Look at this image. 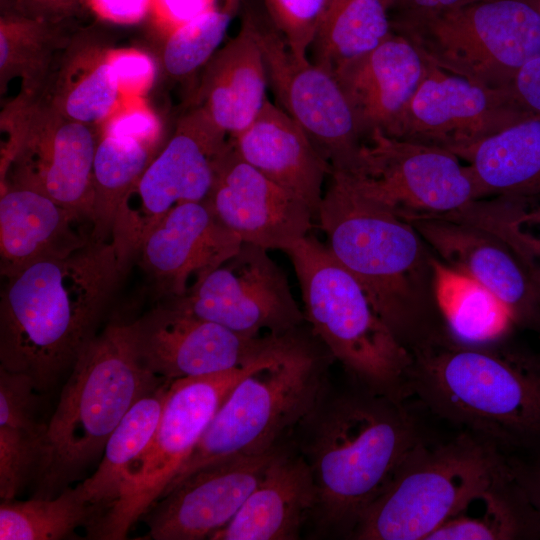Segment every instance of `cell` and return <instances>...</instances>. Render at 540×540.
<instances>
[{"label": "cell", "mask_w": 540, "mask_h": 540, "mask_svg": "<svg viewBox=\"0 0 540 540\" xmlns=\"http://www.w3.org/2000/svg\"><path fill=\"white\" fill-rule=\"evenodd\" d=\"M170 384L164 381L130 408L109 437L97 469L79 483L85 499L96 509L88 527L116 502L131 465L149 445Z\"/></svg>", "instance_id": "4dcf8cb0"}, {"label": "cell", "mask_w": 540, "mask_h": 540, "mask_svg": "<svg viewBox=\"0 0 540 540\" xmlns=\"http://www.w3.org/2000/svg\"><path fill=\"white\" fill-rule=\"evenodd\" d=\"M132 326L142 362L169 382L243 367L261 357L277 336L243 335L170 301L132 321Z\"/></svg>", "instance_id": "e0dca14e"}, {"label": "cell", "mask_w": 540, "mask_h": 540, "mask_svg": "<svg viewBox=\"0 0 540 540\" xmlns=\"http://www.w3.org/2000/svg\"><path fill=\"white\" fill-rule=\"evenodd\" d=\"M456 217L495 233L513 249L529 273L540 272V194L478 199Z\"/></svg>", "instance_id": "8d00e7d4"}, {"label": "cell", "mask_w": 540, "mask_h": 540, "mask_svg": "<svg viewBox=\"0 0 540 540\" xmlns=\"http://www.w3.org/2000/svg\"><path fill=\"white\" fill-rule=\"evenodd\" d=\"M283 252L294 267L313 336L354 384L398 401L411 398V352L327 244L309 233Z\"/></svg>", "instance_id": "52a82bcc"}, {"label": "cell", "mask_w": 540, "mask_h": 540, "mask_svg": "<svg viewBox=\"0 0 540 540\" xmlns=\"http://www.w3.org/2000/svg\"><path fill=\"white\" fill-rule=\"evenodd\" d=\"M424 70L425 60L419 50L393 32L377 48L334 73L364 138L375 129L393 133Z\"/></svg>", "instance_id": "7402d4cb"}, {"label": "cell", "mask_w": 540, "mask_h": 540, "mask_svg": "<svg viewBox=\"0 0 540 540\" xmlns=\"http://www.w3.org/2000/svg\"><path fill=\"white\" fill-rule=\"evenodd\" d=\"M96 509L84 497L79 484L53 497L25 501L3 500L0 505L1 540H59L79 527L87 528Z\"/></svg>", "instance_id": "d590c367"}, {"label": "cell", "mask_w": 540, "mask_h": 540, "mask_svg": "<svg viewBox=\"0 0 540 540\" xmlns=\"http://www.w3.org/2000/svg\"><path fill=\"white\" fill-rule=\"evenodd\" d=\"M109 61L115 72L122 97H141L153 85L154 60L137 49H111Z\"/></svg>", "instance_id": "60d3db41"}, {"label": "cell", "mask_w": 540, "mask_h": 540, "mask_svg": "<svg viewBox=\"0 0 540 540\" xmlns=\"http://www.w3.org/2000/svg\"><path fill=\"white\" fill-rule=\"evenodd\" d=\"M85 222L36 189L1 184V275L7 278L32 262L85 246L92 240L78 228Z\"/></svg>", "instance_id": "484cf974"}, {"label": "cell", "mask_w": 540, "mask_h": 540, "mask_svg": "<svg viewBox=\"0 0 540 540\" xmlns=\"http://www.w3.org/2000/svg\"><path fill=\"white\" fill-rule=\"evenodd\" d=\"M206 201L242 243L267 250L284 251L309 234L315 218L303 200L242 159L230 140Z\"/></svg>", "instance_id": "ffe728a7"}, {"label": "cell", "mask_w": 540, "mask_h": 540, "mask_svg": "<svg viewBox=\"0 0 540 540\" xmlns=\"http://www.w3.org/2000/svg\"><path fill=\"white\" fill-rule=\"evenodd\" d=\"M326 393L300 427V444L315 483L313 514L323 530L350 538L405 457L425 438L407 401L354 384Z\"/></svg>", "instance_id": "3957f363"}, {"label": "cell", "mask_w": 540, "mask_h": 540, "mask_svg": "<svg viewBox=\"0 0 540 540\" xmlns=\"http://www.w3.org/2000/svg\"><path fill=\"white\" fill-rule=\"evenodd\" d=\"M509 470L508 456L468 431L440 443L424 439L363 513L350 539L427 540Z\"/></svg>", "instance_id": "ba28073f"}, {"label": "cell", "mask_w": 540, "mask_h": 540, "mask_svg": "<svg viewBox=\"0 0 540 540\" xmlns=\"http://www.w3.org/2000/svg\"><path fill=\"white\" fill-rule=\"evenodd\" d=\"M217 0H152L157 23L168 34L211 9Z\"/></svg>", "instance_id": "b9f144b4"}, {"label": "cell", "mask_w": 540, "mask_h": 540, "mask_svg": "<svg viewBox=\"0 0 540 540\" xmlns=\"http://www.w3.org/2000/svg\"><path fill=\"white\" fill-rule=\"evenodd\" d=\"M514 477L540 519V455L509 457Z\"/></svg>", "instance_id": "f6af8a7d"}, {"label": "cell", "mask_w": 540, "mask_h": 540, "mask_svg": "<svg viewBox=\"0 0 540 540\" xmlns=\"http://www.w3.org/2000/svg\"><path fill=\"white\" fill-rule=\"evenodd\" d=\"M331 1L263 0L275 28L299 56H307Z\"/></svg>", "instance_id": "f35d334b"}, {"label": "cell", "mask_w": 540, "mask_h": 540, "mask_svg": "<svg viewBox=\"0 0 540 540\" xmlns=\"http://www.w3.org/2000/svg\"><path fill=\"white\" fill-rule=\"evenodd\" d=\"M241 244L205 200L173 208L147 234L138 253L142 267L171 299L186 295Z\"/></svg>", "instance_id": "44dd1931"}, {"label": "cell", "mask_w": 540, "mask_h": 540, "mask_svg": "<svg viewBox=\"0 0 540 540\" xmlns=\"http://www.w3.org/2000/svg\"><path fill=\"white\" fill-rule=\"evenodd\" d=\"M387 0H332L311 46L313 60L335 73L392 33Z\"/></svg>", "instance_id": "836d02e7"}, {"label": "cell", "mask_w": 540, "mask_h": 540, "mask_svg": "<svg viewBox=\"0 0 540 540\" xmlns=\"http://www.w3.org/2000/svg\"><path fill=\"white\" fill-rule=\"evenodd\" d=\"M391 24L425 59L495 89L511 91L518 71L540 56V14L524 0L400 14Z\"/></svg>", "instance_id": "9c48e42d"}, {"label": "cell", "mask_w": 540, "mask_h": 540, "mask_svg": "<svg viewBox=\"0 0 540 540\" xmlns=\"http://www.w3.org/2000/svg\"><path fill=\"white\" fill-rule=\"evenodd\" d=\"M478 0H387L389 9L399 8L400 14L421 15L439 12Z\"/></svg>", "instance_id": "bcb514c9"}, {"label": "cell", "mask_w": 540, "mask_h": 540, "mask_svg": "<svg viewBox=\"0 0 540 540\" xmlns=\"http://www.w3.org/2000/svg\"><path fill=\"white\" fill-rule=\"evenodd\" d=\"M456 156L467 162L478 199L540 194V116L519 121Z\"/></svg>", "instance_id": "83f0119b"}, {"label": "cell", "mask_w": 540, "mask_h": 540, "mask_svg": "<svg viewBox=\"0 0 540 540\" xmlns=\"http://www.w3.org/2000/svg\"><path fill=\"white\" fill-rule=\"evenodd\" d=\"M165 380L142 362L131 322L114 321L81 350L45 426L34 475L37 497L69 487L101 457L130 408Z\"/></svg>", "instance_id": "5b68a950"}, {"label": "cell", "mask_w": 540, "mask_h": 540, "mask_svg": "<svg viewBox=\"0 0 540 540\" xmlns=\"http://www.w3.org/2000/svg\"><path fill=\"white\" fill-rule=\"evenodd\" d=\"M532 279H533V282H534V285L536 287V291H537V295H538V298H539V302H540V272H533V273H530Z\"/></svg>", "instance_id": "c3c4849f"}, {"label": "cell", "mask_w": 540, "mask_h": 540, "mask_svg": "<svg viewBox=\"0 0 540 540\" xmlns=\"http://www.w3.org/2000/svg\"><path fill=\"white\" fill-rule=\"evenodd\" d=\"M102 124L101 134L134 138L153 147H157L162 133L158 116L141 97H122Z\"/></svg>", "instance_id": "ab89813d"}, {"label": "cell", "mask_w": 540, "mask_h": 540, "mask_svg": "<svg viewBox=\"0 0 540 540\" xmlns=\"http://www.w3.org/2000/svg\"><path fill=\"white\" fill-rule=\"evenodd\" d=\"M330 359L326 348L299 328L283 334L271 357L230 391L164 493L206 465L285 444L325 393Z\"/></svg>", "instance_id": "8992f818"}, {"label": "cell", "mask_w": 540, "mask_h": 540, "mask_svg": "<svg viewBox=\"0 0 540 540\" xmlns=\"http://www.w3.org/2000/svg\"><path fill=\"white\" fill-rule=\"evenodd\" d=\"M433 294L446 332L460 342L501 341L516 326L510 310L495 294L435 255Z\"/></svg>", "instance_id": "f1b7e54d"}, {"label": "cell", "mask_w": 540, "mask_h": 540, "mask_svg": "<svg viewBox=\"0 0 540 540\" xmlns=\"http://www.w3.org/2000/svg\"><path fill=\"white\" fill-rule=\"evenodd\" d=\"M9 139L1 151V184L36 189L92 225V125L57 112L42 96H19L2 114Z\"/></svg>", "instance_id": "8fae6325"}, {"label": "cell", "mask_w": 540, "mask_h": 540, "mask_svg": "<svg viewBox=\"0 0 540 540\" xmlns=\"http://www.w3.org/2000/svg\"><path fill=\"white\" fill-rule=\"evenodd\" d=\"M339 173L402 218L452 214L478 200L468 166L454 153L379 129L365 136L350 170Z\"/></svg>", "instance_id": "7c38bea8"}, {"label": "cell", "mask_w": 540, "mask_h": 540, "mask_svg": "<svg viewBox=\"0 0 540 540\" xmlns=\"http://www.w3.org/2000/svg\"><path fill=\"white\" fill-rule=\"evenodd\" d=\"M317 218L334 257L409 349L444 330L433 294V258L406 219L331 172Z\"/></svg>", "instance_id": "277c9868"}, {"label": "cell", "mask_w": 540, "mask_h": 540, "mask_svg": "<svg viewBox=\"0 0 540 540\" xmlns=\"http://www.w3.org/2000/svg\"><path fill=\"white\" fill-rule=\"evenodd\" d=\"M511 93L534 116H540V56L527 62L516 74Z\"/></svg>", "instance_id": "7bdbcfd3"}, {"label": "cell", "mask_w": 540, "mask_h": 540, "mask_svg": "<svg viewBox=\"0 0 540 540\" xmlns=\"http://www.w3.org/2000/svg\"><path fill=\"white\" fill-rule=\"evenodd\" d=\"M409 221L436 257L473 278L510 310L517 327L540 333V302L533 279L513 249L495 233L445 215Z\"/></svg>", "instance_id": "d6986e66"}, {"label": "cell", "mask_w": 540, "mask_h": 540, "mask_svg": "<svg viewBox=\"0 0 540 540\" xmlns=\"http://www.w3.org/2000/svg\"><path fill=\"white\" fill-rule=\"evenodd\" d=\"M239 0H224L168 33L161 61L172 78L185 79L210 60L219 49Z\"/></svg>", "instance_id": "74e56055"}, {"label": "cell", "mask_w": 540, "mask_h": 540, "mask_svg": "<svg viewBox=\"0 0 540 540\" xmlns=\"http://www.w3.org/2000/svg\"><path fill=\"white\" fill-rule=\"evenodd\" d=\"M206 465L166 491L143 516L147 538L200 540L227 525L284 446Z\"/></svg>", "instance_id": "ac0fdd59"}, {"label": "cell", "mask_w": 540, "mask_h": 540, "mask_svg": "<svg viewBox=\"0 0 540 540\" xmlns=\"http://www.w3.org/2000/svg\"><path fill=\"white\" fill-rule=\"evenodd\" d=\"M230 141L242 159L303 200L317 217L331 166L280 106L267 100L255 120Z\"/></svg>", "instance_id": "603a6c76"}, {"label": "cell", "mask_w": 540, "mask_h": 540, "mask_svg": "<svg viewBox=\"0 0 540 540\" xmlns=\"http://www.w3.org/2000/svg\"><path fill=\"white\" fill-rule=\"evenodd\" d=\"M278 339L255 361L222 373L172 381L156 431L131 465L116 502L89 528L90 539H125L131 527L162 496L193 453L234 386L264 363Z\"/></svg>", "instance_id": "30bf717a"}, {"label": "cell", "mask_w": 540, "mask_h": 540, "mask_svg": "<svg viewBox=\"0 0 540 540\" xmlns=\"http://www.w3.org/2000/svg\"><path fill=\"white\" fill-rule=\"evenodd\" d=\"M155 148L134 138L100 134L93 164V240L111 239L118 208L154 159Z\"/></svg>", "instance_id": "e575fe53"}, {"label": "cell", "mask_w": 540, "mask_h": 540, "mask_svg": "<svg viewBox=\"0 0 540 540\" xmlns=\"http://www.w3.org/2000/svg\"><path fill=\"white\" fill-rule=\"evenodd\" d=\"M70 40L56 26L55 20L20 12L1 17V90L9 80L18 77L22 84L20 96H42L55 68V60Z\"/></svg>", "instance_id": "d6a6232c"}, {"label": "cell", "mask_w": 540, "mask_h": 540, "mask_svg": "<svg viewBox=\"0 0 540 540\" xmlns=\"http://www.w3.org/2000/svg\"><path fill=\"white\" fill-rule=\"evenodd\" d=\"M424 60L421 82L390 136L456 155L534 116L511 91L486 86Z\"/></svg>", "instance_id": "2e32d148"}, {"label": "cell", "mask_w": 540, "mask_h": 540, "mask_svg": "<svg viewBox=\"0 0 540 540\" xmlns=\"http://www.w3.org/2000/svg\"><path fill=\"white\" fill-rule=\"evenodd\" d=\"M103 19L115 23H135L151 9L152 0H88Z\"/></svg>", "instance_id": "ee69618b"}, {"label": "cell", "mask_w": 540, "mask_h": 540, "mask_svg": "<svg viewBox=\"0 0 540 540\" xmlns=\"http://www.w3.org/2000/svg\"><path fill=\"white\" fill-rule=\"evenodd\" d=\"M267 249L242 243L222 265L170 302L199 318L248 336L285 334L300 328L304 313L287 275Z\"/></svg>", "instance_id": "9a60e30c"}, {"label": "cell", "mask_w": 540, "mask_h": 540, "mask_svg": "<svg viewBox=\"0 0 540 540\" xmlns=\"http://www.w3.org/2000/svg\"><path fill=\"white\" fill-rule=\"evenodd\" d=\"M75 2L76 0H28L21 13L56 20Z\"/></svg>", "instance_id": "7dc6e473"}, {"label": "cell", "mask_w": 540, "mask_h": 540, "mask_svg": "<svg viewBox=\"0 0 540 540\" xmlns=\"http://www.w3.org/2000/svg\"><path fill=\"white\" fill-rule=\"evenodd\" d=\"M540 14V0H524Z\"/></svg>", "instance_id": "681fc988"}, {"label": "cell", "mask_w": 540, "mask_h": 540, "mask_svg": "<svg viewBox=\"0 0 540 540\" xmlns=\"http://www.w3.org/2000/svg\"><path fill=\"white\" fill-rule=\"evenodd\" d=\"M266 65L252 21L244 9L239 32L205 64L195 108L233 137L261 112L268 84Z\"/></svg>", "instance_id": "d4e9b609"}, {"label": "cell", "mask_w": 540, "mask_h": 540, "mask_svg": "<svg viewBox=\"0 0 540 540\" xmlns=\"http://www.w3.org/2000/svg\"><path fill=\"white\" fill-rule=\"evenodd\" d=\"M480 511L464 508L427 540H520L540 538V519L511 469L484 490Z\"/></svg>", "instance_id": "1f68e13d"}, {"label": "cell", "mask_w": 540, "mask_h": 540, "mask_svg": "<svg viewBox=\"0 0 540 540\" xmlns=\"http://www.w3.org/2000/svg\"><path fill=\"white\" fill-rule=\"evenodd\" d=\"M263 53L268 82L280 107L306 132L331 166L347 172L364 135L333 73L308 56L295 54L266 11L244 8Z\"/></svg>", "instance_id": "5bb4252c"}, {"label": "cell", "mask_w": 540, "mask_h": 540, "mask_svg": "<svg viewBox=\"0 0 540 540\" xmlns=\"http://www.w3.org/2000/svg\"><path fill=\"white\" fill-rule=\"evenodd\" d=\"M111 49L92 35L71 37L42 97L71 120L88 125L105 121L122 98L109 61Z\"/></svg>", "instance_id": "4316f807"}, {"label": "cell", "mask_w": 540, "mask_h": 540, "mask_svg": "<svg viewBox=\"0 0 540 540\" xmlns=\"http://www.w3.org/2000/svg\"><path fill=\"white\" fill-rule=\"evenodd\" d=\"M33 380L0 368V497L12 500L34 473L46 424Z\"/></svg>", "instance_id": "f546056e"}, {"label": "cell", "mask_w": 540, "mask_h": 540, "mask_svg": "<svg viewBox=\"0 0 540 540\" xmlns=\"http://www.w3.org/2000/svg\"><path fill=\"white\" fill-rule=\"evenodd\" d=\"M446 331L414 346L409 384L432 414L508 457L540 455V356Z\"/></svg>", "instance_id": "7a4b0ae2"}, {"label": "cell", "mask_w": 540, "mask_h": 540, "mask_svg": "<svg viewBox=\"0 0 540 540\" xmlns=\"http://www.w3.org/2000/svg\"><path fill=\"white\" fill-rule=\"evenodd\" d=\"M126 263L111 240L28 264L5 278L0 301V368L51 389L96 334Z\"/></svg>", "instance_id": "6da1fadb"}, {"label": "cell", "mask_w": 540, "mask_h": 540, "mask_svg": "<svg viewBox=\"0 0 540 540\" xmlns=\"http://www.w3.org/2000/svg\"><path fill=\"white\" fill-rule=\"evenodd\" d=\"M316 505V487L305 457L285 444L237 514L210 539L295 540Z\"/></svg>", "instance_id": "cb8c5ba5"}, {"label": "cell", "mask_w": 540, "mask_h": 540, "mask_svg": "<svg viewBox=\"0 0 540 540\" xmlns=\"http://www.w3.org/2000/svg\"><path fill=\"white\" fill-rule=\"evenodd\" d=\"M227 136L195 107L180 119L116 213L110 240L126 264L168 212L208 198Z\"/></svg>", "instance_id": "4fadbf2b"}]
</instances>
